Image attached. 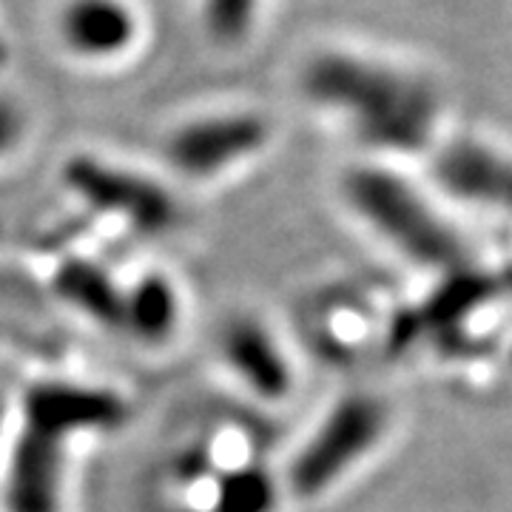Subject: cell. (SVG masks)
Masks as SVG:
<instances>
[{
    "label": "cell",
    "instance_id": "6da1fadb",
    "mask_svg": "<svg viewBox=\"0 0 512 512\" xmlns=\"http://www.w3.org/2000/svg\"><path fill=\"white\" fill-rule=\"evenodd\" d=\"M302 92L319 111L373 151V160H427L444 131L439 80L402 57L328 46L302 66Z\"/></svg>",
    "mask_w": 512,
    "mask_h": 512
},
{
    "label": "cell",
    "instance_id": "7a4b0ae2",
    "mask_svg": "<svg viewBox=\"0 0 512 512\" xmlns=\"http://www.w3.org/2000/svg\"><path fill=\"white\" fill-rule=\"evenodd\" d=\"M339 197L370 237L421 274L441 279L473 265L470 242L441 202L393 163L350 165L342 174Z\"/></svg>",
    "mask_w": 512,
    "mask_h": 512
},
{
    "label": "cell",
    "instance_id": "3957f363",
    "mask_svg": "<svg viewBox=\"0 0 512 512\" xmlns=\"http://www.w3.org/2000/svg\"><path fill=\"white\" fill-rule=\"evenodd\" d=\"M126 419V402L103 387L40 382L23 399V427L6 473L9 512H60L66 441L114 430Z\"/></svg>",
    "mask_w": 512,
    "mask_h": 512
},
{
    "label": "cell",
    "instance_id": "277c9868",
    "mask_svg": "<svg viewBox=\"0 0 512 512\" xmlns=\"http://www.w3.org/2000/svg\"><path fill=\"white\" fill-rule=\"evenodd\" d=\"M393 421V407L379 393L350 390L339 396L293 453L282 490L296 501L325 498L382 450Z\"/></svg>",
    "mask_w": 512,
    "mask_h": 512
},
{
    "label": "cell",
    "instance_id": "5b68a950",
    "mask_svg": "<svg viewBox=\"0 0 512 512\" xmlns=\"http://www.w3.org/2000/svg\"><path fill=\"white\" fill-rule=\"evenodd\" d=\"M433 191L490 217L512 220V148L481 134H444L427 157Z\"/></svg>",
    "mask_w": 512,
    "mask_h": 512
},
{
    "label": "cell",
    "instance_id": "8992f818",
    "mask_svg": "<svg viewBox=\"0 0 512 512\" xmlns=\"http://www.w3.org/2000/svg\"><path fill=\"white\" fill-rule=\"evenodd\" d=\"M271 140V123L256 111H211L185 120L165 140V160L188 180H217L256 157Z\"/></svg>",
    "mask_w": 512,
    "mask_h": 512
},
{
    "label": "cell",
    "instance_id": "52a82bcc",
    "mask_svg": "<svg viewBox=\"0 0 512 512\" xmlns=\"http://www.w3.org/2000/svg\"><path fill=\"white\" fill-rule=\"evenodd\" d=\"M66 183L89 205L111 211L140 234H163L177 222V205L163 185L120 165L77 157L66 165Z\"/></svg>",
    "mask_w": 512,
    "mask_h": 512
},
{
    "label": "cell",
    "instance_id": "ba28073f",
    "mask_svg": "<svg viewBox=\"0 0 512 512\" xmlns=\"http://www.w3.org/2000/svg\"><path fill=\"white\" fill-rule=\"evenodd\" d=\"M60 46L83 63H114L131 55L143 37L134 0H66L55 20Z\"/></svg>",
    "mask_w": 512,
    "mask_h": 512
},
{
    "label": "cell",
    "instance_id": "9c48e42d",
    "mask_svg": "<svg viewBox=\"0 0 512 512\" xmlns=\"http://www.w3.org/2000/svg\"><path fill=\"white\" fill-rule=\"evenodd\" d=\"M220 353L228 370L254 396L282 402L293 390V365L276 333L254 316L231 319L220 333Z\"/></svg>",
    "mask_w": 512,
    "mask_h": 512
},
{
    "label": "cell",
    "instance_id": "30bf717a",
    "mask_svg": "<svg viewBox=\"0 0 512 512\" xmlns=\"http://www.w3.org/2000/svg\"><path fill=\"white\" fill-rule=\"evenodd\" d=\"M180 293L160 274L143 276L123 291V328L148 345L165 342L180 325Z\"/></svg>",
    "mask_w": 512,
    "mask_h": 512
},
{
    "label": "cell",
    "instance_id": "8fae6325",
    "mask_svg": "<svg viewBox=\"0 0 512 512\" xmlns=\"http://www.w3.org/2000/svg\"><path fill=\"white\" fill-rule=\"evenodd\" d=\"M60 293L103 325L123 328V291L94 265H69L57 279Z\"/></svg>",
    "mask_w": 512,
    "mask_h": 512
},
{
    "label": "cell",
    "instance_id": "7c38bea8",
    "mask_svg": "<svg viewBox=\"0 0 512 512\" xmlns=\"http://www.w3.org/2000/svg\"><path fill=\"white\" fill-rule=\"evenodd\" d=\"M279 484L262 467H242L222 478L214 493V512H274Z\"/></svg>",
    "mask_w": 512,
    "mask_h": 512
},
{
    "label": "cell",
    "instance_id": "4fadbf2b",
    "mask_svg": "<svg viewBox=\"0 0 512 512\" xmlns=\"http://www.w3.org/2000/svg\"><path fill=\"white\" fill-rule=\"evenodd\" d=\"M262 0H202V23L220 46L245 43L254 32Z\"/></svg>",
    "mask_w": 512,
    "mask_h": 512
},
{
    "label": "cell",
    "instance_id": "5bb4252c",
    "mask_svg": "<svg viewBox=\"0 0 512 512\" xmlns=\"http://www.w3.org/2000/svg\"><path fill=\"white\" fill-rule=\"evenodd\" d=\"M15 140V117L0 106V151Z\"/></svg>",
    "mask_w": 512,
    "mask_h": 512
},
{
    "label": "cell",
    "instance_id": "9a60e30c",
    "mask_svg": "<svg viewBox=\"0 0 512 512\" xmlns=\"http://www.w3.org/2000/svg\"><path fill=\"white\" fill-rule=\"evenodd\" d=\"M507 367L512 370V339H510V345H507Z\"/></svg>",
    "mask_w": 512,
    "mask_h": 512
}]
</instances>
